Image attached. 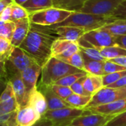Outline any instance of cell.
Here are the masks:
<instances>
[{
	"mask_svg": "<svg viewBox=\"0 0 126 126\" xmlns=\"http://www.w3.org/2000/svg\"><path fill=\"white\" fill-rule=\"evenodd\" d=\"M125 97H126V92H123L120 88L116 89L104 86L92 96V99L85 109L106 105Z\"/></svg>",
	"mask_w": 126,
	"mask_h": 126,
	"instance_id": "7",
	"label": "cell"
},
{
	"mask_svg": "<svg viewBox=\"0 0 126 126\" xmlns=\"http://www.w3.org/2000/svg\"><path fill=\"white\" fill-rule=\"evenodd\" d=\"M58 59L63 61V62L75 68H78L79 69L84 71V61H83L82 54L80 51L72 55L71 56L68 58H58Z\"/></svg>",
	"mask_w": 126,
	"mask_h": 126,
	"instance_id": "27",
	"label": "cell"
},
{
	"mask_svg": "<svg viewBox=\"0 0 126 126\" xmlns=\"http://www.w3.org/2000/svg\"><path fill=\"white\" fill-rule=\"evenodd\" d=\"M117 18H126V1L122 2L111 15Z\"/></svg>",
	"mask_w": 126,
	"mask_h": 126,
	"instance_id": "39",
	"label": "cell"
},
{
	"mask_svg": "<svg viewBox=\"0 0 126 126\" xmlns=\"http://www.w3.org/2000/svg\"><path fill=\"white\" fill-rule=\"evenodd\" d=\"M41 69L42 67L37 63H35L21 72V78L25 86L27 101L28 100L30 92L37 86V81L41 74Z\"/></svg>",
	"mask_w": 126,
	"mask_h": 126,
	"instance_id": "11",
	"label": "cell"
},
{
	"mask_svg": "<svg viewBox=\"0 0 126 126\" xmlns=\"http://www.w3.org/2000/svg\"><path fill=\"white\" fill-rule=\"evenodd\" d=\"M17 111L10 113H5L0 116V125L4 126H18Z\"/></svg>",
	"mask_w": 126,
	"mask_h": 126,
	"instance_id": "32",
	"label": "cell"
},
{
	"mask_svg": "<svg viewBox=\"0 0 126 126\" xmlns=\"http://www.w3.org/2000/svg\"><path fill=\"white\" fill-rule=\"evenodd\" d=\"M126 86V76L122 78L121 79H120L119 80H117V82L109 85L108 87H111V88H123Z\"/></svg>",
	"mask_w": 126,
	"mask_h": 126,
	"instance_id": "42",
	"label": "cell"
},
{
	"mask_svg": "<svg viewBox=\"0 0 126 126\" xmlns=\"http://www.w3.org/2000/svg\"><path fill=\"white\" fill-rule=\"evenodd\" d=\"M13 4V3H12ZM12 4L8 5L0 15V19L3 21H11V15H12Z\"/></svg>",
	"mask_w": 126,
	"mask_h": 126,
	"instance_id": "40",
	"label": "cell"
},
{
	"mask_svg": "<svg viewBox=\"0 0 126 126\" xmlns=\"http://www.w3.org/2000/svg\"><path fill=\"white\" fill-rule=\"evenodd\" d=\"M109 61H111L120 66H123L124 67L126 68V56H123V57H120V58H114V59H111V60H109Z\"/></svg>",
	"mask_w": 126,
	"mask_h": 126,
	"instance_id": "45",
	"label": "cell"
},
{
	"mask_svg": "<svg viewBox=\"0 0 126 126\" xmlns=\"http://www.w3.org/2000/svg\"><path fill=\"white\" fill-rule=\"evenodd\" d=\"M51 89L52 91L61 99L66 100L69 96H70L73 92L72 91L70 87L67 86H60V85H56V84H52L50 86Z\"/></svg>",
	"mask_w": 126,
	"mask_h": 126,
	"instance_id": "34",
	"label": "cell"
},
{
	"mask_svg": "<svg viewBox=\"0 0 126 126\" xmlns=\"http://www.w3.org/2000/svg\"><path fill=\"white\" fill-rule=\"evenodd\" d=\"M29 14L54 7L52 0H28L21 5Z\"/></svg>",
	"mask_w": 126,
	"mask_h": 126,
	"instance_id": "22",
	"label": "cell"
},
{
	"mask_svg": "<svg viewBox=\"0 0 126 126\" xmlns=\"http://www.w3.org/2000/svg\"><path fill=\"white\" fill-rule=\"evenodd\" d=\"M41 118V116L29 106H25L17 111L18 126H32Z\"/></svg>",
	"mask_w": 126,
	"mask_h": 126,
	"instance_id": "17",
	"label": "cell"
},
{
	"mask_svg": "<svg viewBox=\"0 0 126 126\" xmlns=\"http://www.w3.org/2000/svg\"><path fill=\"white\" fill-rule=\"evenodd\" d=\"M32 126H53V123L45 117H41L35 125Z\"/></svg>",
	"mask_w": 126,
	"mask_h": 126,
	"instance_id": "43",
	"label": "cell"
},
{
	"mask_svg": "<svg viewBox=\"0 0 126 126\" xmlns=\"http://www.w3.org/2000/svg\"><path fill=\"white\" fill-rule=\"evenodd\" d=\"M0 61H3V59L1 58V55H0Z\"/></svg>",
	"mask_w": 126,
	"mask_h": 126,
	"instance_id": "53",
	"label": "cell"
},
{
	"mask_svg": "<svg viewBox=\"0 0 126 126\" xmlns=\"http://www.w3.org/2000/svg\"><path fill=\"white\" fill-rule=\"evenodd\" d=\"M0 79L8 81L7 73L5 71V67H4V61H0Z\"/></svg>",
	"mask_w": 126,
	"mask_h": 126,
	"instance_id": "44",
	"label": "cell"
},
{
	"mask_svg": "<svg viewBox=\"0 0 126 126\" xmlns=\"http://www.w3.org/2000/svg\"><path fill=\"white\" fill-rule=\"evenodd\" d=\"M80 51L78 43L58 37L52 45V57L57 58H68Z\"/></svg>",
	"mask_w": 126,
	"mask_h": 126,
	"instance_id": "10",
	"label": "cell"
},
{
	"mask_svg": "<svg viewBox=\"0 0 126 126\" xmlns=\"http://www.w3.org/2000/svg\"><path fill=\"white\" fill-rule=\"evenodd\" d=\"M4 114V113L3 112V111H2V109H1V106H0V116H1V114Z\"/></svg>",
	"mask_w": 126,
	"mask_h": 126,
	"instance_id": "50",
	"label": "cell"
},
{
	"mask_svg": "<svg viewBox=\"0 0 126 126\" xmlns=\"http://www.w3.org/2000/svg\"><path fill=\"white\" fill-rule=\"evenodd\" d=\"M8 81L11 83L14 95L16 100L18 110L21 108L27 106V98H26V91L25 86L21 78V73H16L8 78Z\"/></svg>",
	"mask_w": 126,
	"mask_h": 126,
	"instance_id": "15",
	"label": "cell"
},
{
	"mask_svg": "<svg viewBox=\"0 0 126 126\" xmlns=\"http://www.w3.org/2000/svg\"><path fill=\"white\" fill-rule=\"evenodd\" d=\"M86 110L93 114L115 116L126 111V97L117 100L106 105L86 109Z\"/></svg>",
	"mask_w": 126,
	"mask_h": 126,
	"instance_id": "13",
	"label": "cell"
},
{
	"mask_svg": "<svg viewBox=\"0 0 126 126\" xmlns=\"http://www.w3.org/2000/svg\"><path fill=\"white\" fill-rule=\"evenodd\" d=\"M84 61V71L90 75L104 76L106 75L104 72V62L94 61L89 58H83Z\"/></svg>",
	"mask_w": 126,
	"mask_h": 126,
	"instance_id": "23",
	"label": "cell"
},
{
	"mask_svg": "<svg viewBox=\"0 0 126 126\" xmlns=\"http://www.w3.org/2000/svg\"><path fill=\"white\" fill-rule=\"evenodd\" d=\"M13 2V0H2V1H0V15L2 13V11L4 10V8L7 7L10 4H12Z\"/></svg>",
	"mask_w": 126,
	"mask_h": 126,
	"instance_id": "46",
	"label": "cell"
},
{
	"mask_svg": "<svg viewBox=\"0 0 126 126\" xmlns=\"http://www.w3.org/2000/svg\"><path fill=\"white\" fill-rule=\"evenodd\" d=\"M88 73L86 72H78V73H75V74H72L69 75H67L61 79H60L59 80H58L56 83H55L54 84L56 85H60V86H67V87H70L73 83H75L78 80H79L80 78L86 76Z\"/></svg>",
	"mask_w": 126,
	"mask_h": 126,
	"instance_id": "28",
	"label": "cell"
},
{
	"mask_svg": "<svg viewBox=\"0 0 126 126\" xmlns=\"http://www.w3.org/2000/svg\"><path fill=\"white\" fill-rule=\"evenodd\" d=\"M123 92H126V86H124V87H123V88H120Z\"/></svg>",
	"mask_w": 126,
	"mask_h": 126,
	"instance_id": "51",
	"label": "cell"
},
{
	"mask_svg": "<svg viewBox=\"0 0 126 126\" xmlns=\"http://www.w3.org/2000/svg\"><path fill=\"white\" fill-rule=\"evenodd\" d=\"M4 22H5V21H1V20L0 19V25H1L2 24H4Z\"/></svg>",
	"mask_w": 126,
	"mask_h": 126,
	"instance_id": "52",
	"label": "cell"
},
{
	"mask_svg": "<svg viewBox=\"0 0 126 126\" xmlns=\"http://www.w3.org/2000/svg\"><path fill=\"white\" fill-rule=\"evenodd\" d=\"M15 30L11 40V44L15 47H19L26 38L30 28L31 22L29 18L14 21Z\"/></svg>",
	"mask_w": 126,
	"mask_h": 126,
	"instance_id": "16",
	"label": "cell"
},
{
	"mask_svg": "<svg viewBox=\"0 0 126 126\" xmlns=\"http://www.w3.org/2000/svg\"><path fill=\"white\" fill-rule=\"evenodd\" d=\"M86 76L80 78L79 80H78L75 83H73L70 88L72 89V91L73 92V93L77 94H80V95H85V96H91L89 95L84 89L83 88V82L85 80Z\"/></svg>",
	"mask_w": 126,
	"mask_h": 126,
	"instance_id": "38",
	"label": "cell"
},
{
	"mask_svg": "<svg viewBox=\"0 0 126 126\" xmlns=\"http://www.w3.org/2000/svg\"><path fill=\"white\" fill-rule=\"evenodd\" d=\"M14 3L19 4V5H22L23 4H24L26 1H27L28 0H13Z\"/></svg>",
	"mask_w": 126,
	"mask_h": 126,
	"instance_id": "48",
	"label": "cell"
},
{
	"mask_svg": "<svg viewBox=\"0 0 126 126\" xmlns=\"http://www.w3.org/2000/svg\"><path fill=\"white\" fill-rule=\"evenodd\" d=\"M0 1H2V0H0Z\"/></svg>",
	"mask_w": 126,
	"mask_h": 126,
	"instance_id": "55",
	"label": "cell"
},
{
	"mask_svg": "<svg viewBox=\"0 0 126 126\" xmlns=\"http://www.w3.org/2000/svg\"><path fill=\"white\" fill-rule=\"evenodd\" d=\"M89 112V111L84 109L67 107L52 111L48 110L43 117L49 120L53 123V126H66L76 117Z\"/></svg>",
	"mask_w": 126,
	"mask_h": 126,
	"instance_id": "6",
	"label": "cell"
},
{
	"mask_svg": "<svg viewBox=\"0 0 126 126\" xmlns=\"http://www.w3.org/2000/svg\"><path fill=\"white\" fill-rule=\"evenodd\" d=\"M114 37L126 35V18H117L100 28Z\"/></svg>",
	"mask_w": 126,
	"mask_h": 126,
	"instance_id": "21",
	"label": "cell"
},
{
	"mask_svg": "<svg viewBox=\"0 0 126 126\" xmlns=\"http://www.w3.org/2000/svg\"><path fill=\"white\" fill-rule=\"evenodd\" d=\"M35 63L36 62L22 49L20 47H14L8 58L4 61L7 80L12 75L16 73H21Z\"/></svg>",
	"mask_w": 126,
	"mask_h": 126,
	"instance_id": "5",
	"label": "cell"
},
{
	"mask_svg": "<svg viewBox=\"0 0 126 126\" xmlns=\"http://www.w3.org/2000/svg\"><path fill=\"white\" fill-rule=\"evenodd\" d=\"M82 38L98 50L101 48L117 45L115 38L100 28L86 32Z\"/></svg>",
	"mask_w": 126,
	"mask_h": 126,
	"instance_id": "9",
	"label": "cell"
},
{
	"mask_svg": "<svg viewBox=\"0 0 126 126\" xmlns=\"http://www.w3.org/2000/svg\"><path fill=\"white\" fill-rule=\"evenodd\" d=\"M91 99H92V96L80 95V94L72 93L65 100L72 108L85 109L86 106L89 104V103L90 102Z\"/></svg>",
	"mask_w": 126,
	"mask_h": 126,
	"instance_id": "25",
	"label": "cell"
},
{
	"mask_svg": "<svg viewBox=\"0 0 126 126\" xmlns=\"http://www.w3.org/2000/svg\"><path fill=\"white\" fill-rule=\"evenodd\" d=\"M113 117L89 112L76 117L66 126H103Z\"/></svg>",
	"mask_w": 126,
	"mask_h": 126,
	"instance_id": "12",
	"label": "cell"
},
{
	"mask_svg": "<svg viewBox=\"0 0 126 126\" xmlns=\"http://www.w3.org/2000/svg\"><path fill=\"white\" fill-rule=\"evenodd\" d=\"M103 126H126V111L114 116Z\"/></svg>",
	"mask_w": 126,
	"mask_h": 126,
	"instance_id": "36",
	"label": "cell"
},
{
	"mask_svg": "<svg viewBox=\"0 0 126 126\" xmlns=\"http://www.w3.org/2000/svg\"><path fill=\"white\" fill-rule=\"evenodd\" d=\"M38 89L40 90L44 95L47 103L48 110H56L67 107H71L70 105L64 100L59 97L51 89L50 86H45L40 84L39 86H37Z\"/></svg>",
	"mask_w": 126,
	"mask_h": 126,
	"instance_id": "14",
	"label": "cell"
},
{
	"mask_svg": "<svg viewBox=\"0 0 126 126\" xmlns=\"http://www.w3.org/2000/svg\"><path fill=\"white\" fill-rule=\"evenodd\" d=\"M116 18L112 16L97 15L82 12H74L65 21L59 24L49 26L50 29H54L61 26L77 27L83 29L86 32L101 28L106 24H109Z\"/></svg>",
	"mask_w": 126,
	"mask_h": 126,
	"instance_id": "2",
	"label": "cell"
},
{
	"mask_svg": "<svg viewBox=\"0 0 126 126\" xmlns=\"http://www.w3.org/2000/svg\"><path fill=\"white\" fill-rule=\"evenodd\" d=\"M82 72L85 71L75 68L55 57H51L42 66L40 84L51 86L67 75Z\"/></svg>",
	"mask_w": 126,
	"mask_h": 126,
	"instance_id": "3",
	"label": "cell"
},
{
	"mask_svg": "<svg viewBox=\"0 0 126 126\" xmlns=\"http://www.w3.org/2000/svg\"><path fill=\"white\" fill-rule=\"evenodd\" d=\"M29 13L24 9L21 5L17 4L14 2L12 4V15H11V21H14L16 20L29 18Z\"/></svg>",
	"mask_w": 126,
	"mask_h": 126,
	"instance_id": "30",
	"label": "cell"
},
{
	"mask_svg": "<svg viewBox=\"0 0 126 126\" xmlns=\"http://www.w3.org/2000/svg\"><path fill=\"white\" fill-rule=\"evenodd\" d=\"M53 1V4H54V7H58L63 0H52Z\"/></svg>",
	"mask_w": 126,
	"mask_h": 126,
	"instance_id": "49",
	"label": "cell"
},
{
	"mask_svg": "<svg viewBox=\"0 0 126 126\" xmlns=\"http://www.w3.org/2000/svg\"><path fill=\"white\" fill-rule=\"evenodd\" d=\"M114 38H115L116 44L120 46V47L126 49V35L117 36V37H114Z\"/></svg>",
	"mask_w": 126,
	"mask_h": 126,
	"instance_id": "41",
	"label": "cell"
},
{
	"mask_svg": "<svg viewBox=\"0 0 126 126\" xmlns=\"http://www.w3.org/2000/svg\"><path fill=\"white\" fill-rule=\"evenodd\" d=\"M101 55L106 60H111L114 58L126 56V49L118 45L107 47L99 49Z\"/></svg>",
	"mask_w": 126,
	"mask_h": 126,
	"instance_id": "24",
	"label": "cell"
},
{
	"mask_svg": "<svg viewBox=\"0 0 126 126\" xmlns=\"http://www.w3.org/2000/svg\"><path fill=\"white\" fill-rule=\"evenodd\" d=\"M27 106H29L35 109L41 116V117L48 111L46 98L43 93L38 89L37 86L30 92Z\"/></svg>",
	"mask_w": 126,
	"mask_h": 126,
	"instance_id": "18",
	"label": "cell"
},
{
	"mask_svg": "<svg viewBox=\"0 0 126 126\" xmlns=\"http://www.w3.org/2000/svg\"><path fill=\"white\" fill-rule=\"evenodd\" d=\"M14 47L10 41L0 36V55L4 61L8 58Z\"/></svg>",
	"mask_w": 126,
	"mask_h": 126,
	"instance_id": "31",
	"label": "cell"
},
{
	"mask_svg": "<svg viewBox=\"0 0 126 126\" xmlns=\"http://www.w3.org/2000/svg\"><path fill=\"white\" fill-rule=\"evenodd\" d=\"M52 32L49 27L31 23L28 34L19 47L41 67L52 57V45L58 38L52 35Z\"/></svg>",
	"mask_w": 126,
	"mask_h": 126,
	"instance_id": "1",
	"label": "cell"
},
{
	"mask_svg": "<svg viewBox=\"0 0 126 126\" xmlns=\"http://www.w3.org/2000/svg\"><path fill=\"white\" fill-rule=\"evenodd\" d=\"M126 0H87L79 12L111 16L114 10Z\"/></svg>",
	"mask_w": 126,
	"mask_h": 126,
	"instance_id": "8",
	"label": "cell"
},
{
	"mask_svg": "<svg viewBox=\"0 0 126 126\" xmlns=\"http://www.w3.org/2000/svg\"><path fill=\"white\" fill-rule=\"evenodd\" d=\"M72 13L74 12L52 7L50 8L30 14L29 18L30 22L32 24L49 27L63 22L68 17H69Z\"/></svg>",
	"mask_w": 126,
	"mask_h": 126,
	"instance_id": "4",
	"label": "cell"
},
{
	"mask_svg": "<svg viewBox=\"0 0 126 126\" xmlns=\"http://www.w3.org/2000/svg\"><path fill=\"white\" fill-rule=\"evenodd\" d=\"M123 70H126V67L120 66L111 61L106 60L104 62V72L106 75L111 74V73H114V72L123 71Z\"/></svg>",
	"mask_w": 126,
	"mask_h": 126,
	"instance_id": "37",
	"label": "cell"
},
{
	"mask_svg": "<svg viewBox=\"0 0 126 126\" xmlns=\"http://www.w3.org/2000/svg\"><path fill=\"white\" fill-rule=\"evenodd\" d=\"M126 76V70L117 72L111 74H108L104 76H103V86H109V85L117 82L122 78Z\"/></svg>",
	"mask_w": 126,
	"mask_h": 126,
	"instance_id": "33",
	"label": "cell"
},
{
	"mask_svg": "<svg viewBox=\"0 0 126 126\" xmlns=\"http://www.w3.org/2000/svg\"><path fill=\"white\" fill-rule=\"evenodd\" d=\"M87 0H63L58 7L72 12H79Z\"/></svg>",
	"mask_w": 126,
	"mask_h": 126,
	"instance_id": "26",
	"label": "cell"
},
{
	"mask_svg": "<svg viewBox=\"0 0 126 126\" xmlns=\"http://www.w3.org/2000/svg\"><path fill=\"white\" fill-rule=\"evenodd\" d=\"M15 30V23L13 21H5L0 25V36L11 41Z\"/></svg>",
	"mask_w": 126,
	"mask_h": 126,
	"instance_id": "29",
	"label": "cell"
},
{
	"mask_svg": "<svg viewBox=\"0 0 126 126\" xmlns=\"http://www.w3.org/2000/svg\"><path fill=\"white\" fill-rule=\"evenodd\" d=\"M103 87H104L103 76L90 74L86 75L83 82V88L89 95H94Z\"/></svg>",
	"mask_w": 126,
	"mask_h": 126,
	"instance_id": "20",
	"label": "cell"
},
{
	"mask_svg": "<svg viewBox=\"0 0 126 126\" xmlns=\"http://www.w3.org/2000/svg\"><path fill=\"white\" fill-rule=\"evenodd\" d=\"M7 82L8 81H6L4 80H2V79H0V97L2 94V92H4V89L6 88V86L7 84Z\"/></svg>",
	"mask_w": 126,
	"mask_h": 126,
	"instance_id": "47",
	"label": "cell"
},
{
	"mask_svg": "<svg viewBox=\"0 0 126 126\" xmlns=\"http://www.w3.org/2000/svg\"><path fill=\"white\" fill-rule=\"evenodd\" d=\"M51 30L58 35V37L75 43H78L80 38L86 32L82 28L71 26H61Z\"/></svg>",
	"mask_w": 126,
	"mask_h": 126,
	"instance_id": "19",
	"label": "cell"
},
{
	"mask_svg": "<svg viewBox=\"0 0 126 126\" xmlns=\"http://www.w3.org/2000/svg\"><path fill=\"white\" fill-rule=\"evenodd\" d=\"M0 126H1V125H0Z\"/></svg>",
	"mask_w": 126,
	"mask_h": 126,
	"instance_id": "54",
	"label": "cell"
},
{
	"mask_svg": "<svg viewBox=\"0 0 126 126\" xmlns=\"http://www.w3.org/2000/svg\"><path fill=\"white\" fill-rule=\"evenodd\" d=\"M0 106L4 114L18 111V106L15 97L0 103Z\"/></svg>",
	"mask_w": 126,
	"mask_h": 126,
	"instance_id": "35",
	"label": "cell"
}]
</instances>
